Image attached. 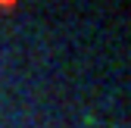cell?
<instances>
[{"instance_id":"1","label":"cell","mask_w":131,"mask_h":128,"mask_svg":"<svg viewBox=\"0 0 131 128\" xmlns=\"http://www.w3.org/2000/svg\"><path fill=\"white\" fill-rule=\"evenodd\" d=\"M16 6H19V0H0V9H3V13H9Z\"/></svg>"}]
</instances>
